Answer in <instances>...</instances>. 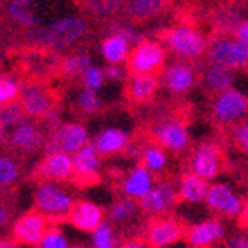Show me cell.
<instances>
[{
    "label": "cell",
    "mask_w": 248,
    "mask_h": 248,
    "mask_svg": "<svg viewBox=\"0 0 248 248\" xmlns=\"http://www.w3.org/2000/svg\"><path fill=\"white\" fill-rule=\"evenodd\" d=\"M185 228L174 219H157L147 229L145 240L152 248H167L185 238Z\"/></svg>",
    "instance_id": "44dd1931"
},
{
    "label": "cell",
    "mask_w": 248,
    "mask_h": 248,
    "mask_svg": "<svg viewBox=\"0 0 248 248\" xmlns=\"http://www.w3.org/2000/svg\"><path fill=\"white\" fill-rule=\"evenodd\" d=\"M247 73H248V66H247Z\"/></svg>",
    "instance_id": "f907efd6"
},
{
    "label": "cell",
    "mask_w": 248,
    "mask_h": 248,
    "mask_svg": "<svg viewBox=\"0 0 248 248\" xmlns=\"http://www.w3.org/2000/svg\"><path fill=\"white\" fill-rule=\"evenodd\" d=\"M74 205L73 195L66 191L57 181L45 179L35 193V209L50 221H64L69 217Z\"/></svg>",
    "instance_id": "8992f818"
},
{
    "label": "cell",
    "mask_w": 248,
    "mask_h": 248,
    "mask_svg": "<svg viewBox=\"0 0 248 248\" xmlns=\"http://www.w3.org/2000/svg\"><path fill=\"white\" fill-rule=\"evenodd\" d=\"M40 176L50 181H69L74 178V159L67 152H48L40 164Z\"/></svg>",
    "instance_id": "603a6c76"
},
{
    "label": "cell",
    "mask_w": 248,
    "mask_h": 248,
    "mask_svg": "<svg viewBox=\"0 0 248 248\" xmlns=\"http://www.w3.org/2000/svg\"><path fill=\"white\" fill-rule=\"evenodd\" d=\"M26 112H24L23 105L19 100L12 102V104L5 105V107H0V121L9 126V124H19L24 119Z\"/></svg>",
    "instance_id": "8d00e7d4"
},
{
    "label": "cell",
    "mask_w": 248,
    "mask_h": 248,
    "mask_svg": "<svg viewBox=\"0 0 248 248\" xmlns=\"http://www.w3.org/2000/svg\"><path fill=\"white\" fill-rule=\"evenodd\" d=\"M90 67H92V61H90V54L86 50L64 55L59 83H62L66 88L78 85V83L83 85V76H85V73Z\"/></svg>",
    "instance_id": "4316f807"
},
{
    "label": "cell",
    "mask_w": 248,
    "mask_h": 248,
    "mask_svg": "<svg viewBox=\"0 0 248 248\" xmlns=\"http://www.w3.org/2000/svg\"><path fill=\"white\" fill-rule=\"evenodd\" d=\"M93 145L100 155H116L128 148L129 136L119 128H105L93 138Z\"/></svg>",
    "instance_id": "f1b7e54d"
},
{
    "label": "cell",
    "mask_w": 248,
    "mask_h": 248,
    "mask_svg": "<svg viewBox=\"0 0 248 248\" xmlns=\"http://www.w3.org/2000/svg\"><path fill=\"white\" fill-rule=\"evenodd\" d=\"M226 248H248V236H245V234H234L232 238H229Z\"/></svg>",
    "instance_id": "7bdbcfd3"
},
{
    "label": "cell",
    "mask_w": 248,
    "mask_h": 248,
    "mask_svg": "<svg viewBox=\"0 0 248 248\" xmlns=\"http://www.w3.org/2000/svg\"><path fill=\"white\" fill-rule=\"evenodd\" d=\"M48 222H50V219L35 209L33 212L21 216L14 222L12 236L16 238V241L24 245H40L45 232L48 231Z\"/></svg>",
    "instance_id": "9a60e30c"
},
{
    "label": "cell",
    "mask_w": 248,
    "mask_h": 248,
    "mask_svg": "<svg viewBox=\"0 0 248 248\" xmlns=\"http://www.w3.org/2000/svg\"><path fill=\"white\" fill-rule=\"evenodd\" d=\"M119 248H152L150 245L147 243V240H136V238H131V240H126L124 243L119 245Z\"/></svg>",
    "instance_id": "f6af8a7d"
},
{
    "label": "cell",
    "mask_w": 248,
    "mask_h": 248,
    "mask_svg": "<svg viewBox=\"0 0 248 248\" xmlns=\"http://www.w3.org/2000/svg\"><path fill=\"white\" fill-rule=\"evenodd\" d=\"M190 248H200V247H190Z\"/></svg>",
    "instance_id": "681fc988"
},
{
    "label": "cell",
    "mask_w": 248,
    "mask_h": 248,
    "mask_svg": "<svg viewBox=\"0 0 248 248\" xmlns=\"http://www.w3.org/2000/svg\"><path fill=\"white\" fill-rule=\"evenodd\" d=\"M74 181L78 185H93L98 181L100 154L93 143H88L74 154Z\"/></svg>",
    "instance_id": "ffe728a7"
},
{
    "label": "cell",
    "mask_w": 248,
    "mask_h": 248,
    "mask_svg": "<svg viewBox=\"0 0 248 248\" xmlns=\"http://www.w3.org/2000/svg\"><path fill=\"white\" fill-rule=\"evenodd\" d=\"M170 54L183 61H198L209 50V38L202 35L200 30L191 24H176L172 28H160L154 33Z\"/></svg>",
    "instance_id": "3957f363"
},
{
    "label": "cell",
    "mask_w": 248,
    "mask_h": 248,
    "mask_svg": "<svg viewBox=\"0 0 248 248\" xmlns=\"http://www.w3.org/2000/svg\"><path fill=\"white\" fill-rule=\"evenodd\" d=\"M152 136L160 147L176 154L190 147V133L186 129V123L179 117L157 123L152 128Z\"/></svg>",
    "instance_id": "30bf717a"
},
{
    "label": "cell",
    "mask_w": 248,
    "mask_h": 248,
    "mask_svg": "<svg viewBox=\"0 0 248 248\" xmlns=\"http://www.w3.org/2000/svg\"><path fill=\"white\" fill-rule=\"evenodd\" d=\"M232 71L234 69H229V67L221 66V64L207 61V64H203L198 69V73H200L198 81L202 83L203 90L209 95L217 97L219 93L226 92L232 86V83H234V73Z\"/></svg>",
    "instance_id": "7402d4cb"
},
{
    "label": "cell",
    "mask_w": 248,
    "mask_h": 248,
    "mask_svg": "<svg viewBox=\"0 0 248 248\" xmlns=\"http://www.w3.org/2000/svg\"><path fill=\"white\" fill-rule=\"evenodd\" d=\"M136 209H138V207H136V202L133 200V198L126 197V198H121V200L114 202L112 205H110V209H108V216H110V219H112L114 222H124L135 216Z\"/></svg>",
    "instance_id": "1f68e13d"
},
{
    "label": "cell",
    "mask_w": 248,
    "mask_h": 248,
    "mask_svg": "<svg viewBox=\"0 0 248 248\" xmlns=\"http://www.w3.org/2000/svg\"><path fill=\"white\" fill-rule=\"evenodd\" d=\"M154 185H155L154 172L150 169H147L143 164H138L121 181V190H123V193L128 198L141 200L154 188Z\"/></svg>",
    "instance_id": "484cf974"
},
{
    "label": "cell",
    "mask_w": 248,
    "mask_h": 248,
    "mask_svg": "<svg viewBox=\"0 0 248 248\" xmlns=\"http://www.w3.org/2000/svg\"><path fill=\"white\" fill-rule=\"evenodd\" d=\"M66 95V86L59 83H28L21 85L19 102L28 117L42 121L55 114Z\"/></svg>",
    "instance_id": "277c9868"
},
{
    "label": "cell",
    "mask_w": 248,
    "mask_h": 248,
    "mask_svg": "<svg viewBox=\"0 0 248 248\" xmlns=\"http://www.w3.org/2000/svg\"><path fill=\"white\" fill-rule=\"evenodd\" d=\"M92 245L93 248H116V236H114L112 226L104 221L100 226L93 229Z\"/></svg>",
    "instance_id": "836d02e7"
},
{
    "label": "cell",
    "mask_w": 248,
    "mask_h": 248,
    "mask_svg": "<svg viewBox=\"0 0 248 248\" xmlns=\"http://www.w3.org/2000/svg\"><path fill=\"white\" fill-rule=\"evenodd\" d=\"M207 61L221 64L229 69H247L248 45L236 38H221L210 42L207 50Z\"/></svg>",
    "instance_id": "52a82bcc"
},
{
    "label": "cell",
    "mask_w": 248,
    "mask_h": 248,
    "mask_svg": "<svg viewBox=\"0 0 248 248\" xmlns=\"http://www.w3.org/2000/svg\"><path fill=\"white\" fill-rule=\"evenodd\" d=\"M232 141L243 154L248 155V123H238L232 128Z\"/></svg>",
    "instance_id": "f35d334b"
},
{
    "label": "cell",
    "mask_w": 248,
    "mask_h": 248,
    "mask_svg": "<svg viewBox=\"0 0 248 248\" xmlns=\"http://www.w3.org/2000/svg\"><path fill=\"white\" fill-rule=\"evenodd\" d=\"M240 221L243 226H248V202H245L243 210H241V214H240Z\"/></svg>",
    "instance_id": "bcb514c9"
},
{
    "label": "cell",
    "mask_w": 248,
    "mask_h": 248,
    "mask_svg": "<svg viewBox=\"0 0 248 248\" xmlns=\"http://www.w3.org/2000/svg\"><path fill=\"white\" fill-rule=\"evenodd\" d=\"M232 38L240 40V42L248 45V19L240 21V24L236 26V30L232 31Z\"/></svg>",
    "instance_id": "b9f144b4"
},
{
    "label": "cell",
    "mask_w": 248,
    "mask_h": 248,
    "mask_svg": "<svg viewBox=\"0 0 248 248\" xmlns=\"http://www.w3.org/2000/svg\"><path fill=\"white\" fill-rule=\"evenodd\" d=\"M104 79H105V71H102L100 67L92 66L85 73V76H83V85H85L86 88L98 90L102 85H104Z\"/></svg>",
    "instance_id": "ab89813d"
},
{
    "label": "cell",
    "mask_w": 248,
    "mask_h": 248,
    "mask_svg": "<svg viewBox=\"0 0 248 248\" xmlns=\"http://www.w3.org/2000/svg\"><path fill=\"white\" fill-rule=\"evenodd\" d=\"M160 88V76L155 74H136L128 76L124 83V98L135 105H145L154 100Z\"/></svg>",
    "instance_id": "e0dca14e"
},
{
    "label": "cell",
    "mask_w": 248,
    "mask_h": 248,
    "mask_svg": "<svg viewBox=\"0 0 248 248\" xmlns=\"http://www.w3.org/2000/svg\"><path fill=\"white\" fill-rule=\"evenodd\" d=\"M226 236V224L221 219H205L190 226L185 232V240L190 247L210 248Z\"/></svg>",
    "instance_id": "ac0fdd59"
},
{
    "label": "cell",
    "mask_w": 248,
    "mask_h": 248,
    "mask_svg": "<svg viewBox=\"0 0 248 248\" xmlns=\"http://www.w3.org/2000/svg\"><path fill=\"white\" fill-rule=\"evenodd\" d=\"M21 95V83L14 76H7L0 79V107L19 100Z\"/></svg>",
    "instance_id": "d6a6232c"
},
{
    "label": "cell",
    "mask_w": 248,
    "mask_h": 248,
    "mask_svg": "<svg viewBox=\"0 0 248 248\" xmlns=\"http://www.w3.org/2000/svg\"><path fill=\"white\" fill-rule=\"evenodd\" d=\"M19 178V164L11 157L0 155V188L11 186Z\"/></svg>",
    "instance_id": "d590c367"
},
{
    "label": "cell",
    "mask_w": 248,
    "mask_h": 248,
    "mask_svg": "<svg viewBox=\"0 0 248 248\" xmlns=\"http://www.w3.org/2000/svg\"><path fill=\"white\" fill-rule=\"evenodd\" d=\"M190 170L212 181L222 170V150L216 143H202L190 159Z\"/></svg>",
    "instance_id": "5bb4252c"
},
{
    "label": "cell",
    "mask_w": 248,
    "mask_h": 248,
    "mask_svg": "<svg viewBox=\"0 0 248 248\" xmlns=\"http://www.w3.org/2000/svg\"><path fill=\"white\" fill-rule=\"evenodd\" d=\"M179 191L178 186L170 181H160L154 185L150 191L141 200H138L140 209L150 216H162L167 214L178 203Z\"/></svg>",
    "instance_id": "7c38bea8"
},
{
    "label": "cell",
    "mask_w": 248,
    "mask_h": 248,
    "mask_svg": "<svg viewBox=\"0 0 248 248\" xmlns=\"http://www.w3.org/2000/svg\"><path fill=\"white\" fill-rule=\"evenodd\" d=\"M126 76H128V73H126L123 67H119V64H110V66L105 69V78L112 79V81H123Z\"/></svg>",
    "instance_id": "60d3db41"
},
{
    "label": "cell",
    "mask_w": 248,
    "mask_h": 248,
    "mask_svg": "<svg viewBox=\"0 0 248 248\" xmlns=\"http://www.w3.org/2000/svg\"><path fill=\"white\" fill-rule=\"evenodd\" d=\"M104 217H105L104 209L100 205H97L95 202L78 200L74 202L67 221L76 229H79V231L92 232L97 226H100L104 222Z\"/></svg>",
    "instance_id": "d4e9b609"
},
{
    "label": "cell",
    "mask_w": 248,
    "mask_h": 248,
    "mask_svg": "<svg viewBox=\"0 0 248 248\" xmlns=\"http://www.w3.org/2000/svg\"><path fill=\"white\" fill-rule=\"evenodd\" d=\"M85 145H88V131L83 124H66L61 126L52 133L48 143H46V150L48 152H67V154H76L81 150Z\"/></svg>",
    "instance_id": "2e32d148"
},
{
    "label": "cell",
    "mask_w": 248,
    "mask_h": 248,
    "mask_svg": "<svg viewBox=\"0 0 248 248\" xmlns=\"http://www.w3.org/2000/svg\"><path fill=\"white\" fill-rule=\"evenodd\" d=\"M167 154H166V148L160 147L159 143L157 145H148V147L143 148L141 152V164H143L147 169H150L154 174H160L164 172L167 167Z\"/></svg>",
    "instance_id": "4dcf8cb0"
},
{
    "label": "cell",
    "mask_w": 248,
    "mask_h": 248,
    "mask_svg": "<svg viewBox=\"0 0 248 248\" xmlns=\"http://www.w3.org/2000/svg\"><path fill=\"white\" fill-rule=\"evenodd\" d=\"M105 33V28L86 17H66L42 31V45L59 52H81L88 50L92 43Z\"/></svg>",
    "instance_id": "7a4b0ae2"
},
{
    "label": "cell",
    "mask_w": 248,
    "mask_h": 248,
    "mask_svg": "<svg viewBox=\"0 0 248 248\" xmlns=\"http://www.w3.org/2000/svg\"><path fill=\"white\" fill-rule=\"evenodd\" d=\"M4 136H5V124L0 121V141L4 140Z\"/></svg>",
    "instance_id": "c3c4849f"
},
{
    "label": "cell",
    "mask_w": 248,
    "mask_h": 248,
    "mask_svg": "<svg viewBox=\"0 0 248 248\" xmlns=\"http://www.w3.org/2000/svg\"><path fill=\"white\" fill-rule=\"evenodd\" d=\"M248 114V97L238 90H226L214 98L212 117L219 124H238Z\"/></svg>",
    "instance_id": "ba28073f"
},
{
    "label": "cell",
    "mask_w": 248,
    "mask_h": 248,
    "mask_svg": "<svg viewBox=\"0 0 248 248\" xmlns=\"http://www.w3.org/2000/svg\"><path fill=\"white\" fill-rule=\"evenodd\" d=\"M166 48L159 40H141L129 50L126 57V73L128 76L136 74H155L162 76L166 69Z\"/></svg>",
    "instance_id": "5b68a950"
},
{
    "label": "cell",
    "mask_w": 248,
    "mask_h": 248,
    "mask_svg": "<svg viewBox=\"0 0 248 248\" xmlns=\"http://www.w3.org/2000/svg\"><path fill=\"white\" fill-rule=\"evenodd\" d=\"M100 108H102V102H100V98L97 97L95 90L85 88L79 93V97H78V100H76L78 112H83V114H86V116H90V114H97Z\"/></svg>",
    "instance_id": "e575fe53"
},
{
    "label": "cell",
    "mask_w": 248,
    "mask_h": 248,
    "mask_svg": "<svg viewBox=\"0 0 248 248\" xmlns=\"http://www.w3.org/2000/svg\"><path fill=\"white\" fill-rule=\"evenodd\" d=\"M162 83L172 95H185L186 92H190L198 81L200 73L190 64L185 62H176L166 67L162 73Z\"/></svg>",
    "instance_id": "d6986e66"
},
{
    "label": "cell",
    "mask_w": 248,
    "mask_h": 248,
    "mask_svg": "<svg viewBox=\"0 0 248 248\" xmlns=\"http://www.w3.org/2000/svg\"><path fill=\"white\" fill-rule=\"evenodd\" d=\"M205 203L209 209L222 214L226 217H240L245 202L231 186L226 183H214L210 185Z\"/></svg>",
    "instance_id": "4fadbf2b"
},
{
    "label": "cell",
    "mask_w": 248,
    "mask_h": 248,
    "mask_svg": "<svg viewBox=\"0 0 248 248\" xmlns=\"http://www.w3.org/2000/svg\"><path fill=\"white\" fill-rule=\"evenodd\" d=\"M11 62V74L21 83H59L62 71V52L46 45H17L5 50Z\"/></svg>",
    "instance_id": "6da1fadb"
},
{
    "label": "cell",
    "mask_w": 248,
    "mask_h": 248,
    "mask_svg": "<svg viewBox=\"0 0 248 248\" xmlns=\"http://www.w3.org/2000/svg\"><path fill=\"white\" fill-rule=\"evenodd\" d=\"M102 55L108 64H121L129 54V42L121 35H108L102 42Z\"/></svg>",
    "instance_id": "f546056e"
},
{
    "label": "cell",
    "mask_w": 248,
    "mask_h": 248,
    "mask_svg": "<svg viewBox=\"0 0 248 248\" xmlns=\"http://www.w3.org/2000/svg\"><path fill=\"white\" fill-rule=\"evenodd\" d=\"M172 9H174V0H126L119 21L138 26L167 14Z\"/></svg>",
    "instance_id": "9c48e42d"
},
{
    "label": "cell",
    "mask_w": 248,
    "mask_h": 248,
    "mask_svg": "<svg viewBox=\"0 0 248 248\" xmlns=\"http://www.w3.org/2000/svg\"><path fill=\"white\" fill-rule=\"evenodd\" d=\"M40 124L31 123V121H21L19 124H16V128L12 129V133L9 135L7 143L12 148L19 152H36L45 141V135L43 131L38 128Z\"/></svg>",
    "instance_id": "cb8c5ba5"
},
{
    "label": "cell",
    "mask_w": 248,
    "mask_h": 248,
    "mask_svg": "<svg viewBox=\"0 0 248 248\" xmlns=\"http://www.w3.org/2000/svg\"><path fill=\"white\" fill-rule=\"evenodd\" d=\"M209 188V179L202 178V176L195 174V172L190 170V172L183 174L181 179H179V200L185 202V203H202V202H205Z\"/></svg>",
    "instance_id": "83f0119b"
},
{
    "label": "cell",
    "mask_w": 248,
    "mask_h": 248,
    "mask_svg": "<svg viewBox=\"0 0 248 248\" xmlns=\"http://www.w3.org/2000/svg\"><path fill=\"white\" fill-rule=\"evenodd\" d=\"M0 248H17V245L11 240H0Z\"/></svg>",
    "instance_id": "7dc6e473"
},
{
    "label": "cell",
    "mask_w": 248,
    "mask_h": 248,
    "mask_svg": "<svg viewBox=\"0 0 248 248\" xmlns=\"http://www.w3.org/2000/svg\"><path fill=\"white\" fill-rule=\"evenodd\" d=\"M11 221V209L9 205H5L4 202H0V229L5 228Z\"/></svg>",
    "instance_id": "ee69618b"
},
{
    "label": "cell",
    "mask_w": 248,
    "mask_h": 248,
    "mask_svg": "<svg viewBox=\"0 0 248 248\" xmlns=\"http://www.w3.org/2000/svg\"><path fill=\"white\" fill-rule=\"evenodd\" d=\"M126 0H74V5L83 17L105 28L114 21L121 19Z\"/></svg>",
    "instance_id": "8fae6325"
},
{
    "label": "cell",
    "mask_w": 248,
    "mask_h": 248,
    "mask_svg": "<svg viewBox=\"0 0 248 248\" xmlns=\"http://www.w3.org/2000/svg\"><path fill=\"white\" fill-rule=\"evenodd\" d=\"M40 248H69V241L57 228H48L43 240L40 241Z\"/></svg>",
    "instance_id": "74e56055"
}]
</instances>
